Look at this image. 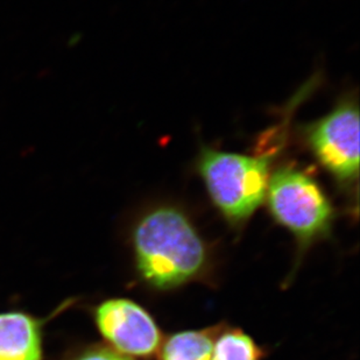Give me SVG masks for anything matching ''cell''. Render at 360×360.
I'll return each instance as SVG.
<instances>
[{"label":"cell","mask_w":360,"mask_h":360,"mask_svg":"<svg viewBox=\"0 0 360 360\" xmlns=\"http://www.w3.org/2000/svg\"><path fill=\"white\" fill-rule=\"evenodd\" d=\"M133 246L138 272L155 289L186 285L207 267L205 243L187 214L172 205L154 207L140 218Z\"/></svg>","instance_id":"obj_1"},{"label":"cell","mask_w":360,"mask_h":360,"mask_svg":"<svg viewBox=\"0 0 360 360\" xmlns=\"http://www.w3.org/2000/svg\"><path fill=\"white\" fill-rule=\"evenodd\" d=\"M280 150L281 145L253 155L210 147L200 150L196 169L214 207L230 224H244L265 202L272 163Z\"/></svg>","instance_id":"obj_2"},{"label":"cell","mask_w":360,"mask_h":360,"mask_svg":"<svg viewBox=\"0 0 360 360\" xmlns=\"http://www.w3.org/2000/svg\"><path fill=\"white\" fill-rule=\"evenodd\" d=\"M265 200L274 221L302 248L324 238L331 230L335 219L331 200L316 179L294 163L272 172Z\"/></svg>","instance_id":"obj_3"},{"label":"cell","mask_w":360,"mask_h":360,"mask_svg":"<svg viewBox=\"0 0 360 360\" xmlns=\"http://www.w3.org/2000/svg\"><path fill=\"white\" fill-rule=\"evenodd\" d=\"M301 139L337 184L351 189L359 176V108L347 97L320 120L301 126Z\"/></svg>","instance_id":"obj_4"},{"label":"cell","mask_w":360,"mask_h":360,"mask_svg":"<svg viewBox=\"0 0 360 360\" xmlns=\"http://www.w3.org/2000/svg\"><path fill=\"white\" fill-rule=\"evenodd\" d=\"M96 323L113 350L127 357L150 358L161 345V333L153 317L138 303L108 300L96 310Z\"/></svg>","instance_id":"obj_5"},{"label":"cell","mask_w":360,"mask_h":360,"mask_svg":"<svg viewBox=\"0 0 360 360\" xmlns=\"http://www.w3.org/2000/svg\"><path fill=\"white\" fill-rule=\"evenodd\" d=\"M0 360H41V336L33 319L0 314Z\"/></svg>","instance_id":"obj_6"},{"label":"cell","mask_w":360,"mask_h":360,"mask_svg":"<svg viewBox=\"0 0 360 360\" xmlns=\"http://www.w3.org/2000/svg\"><path fill=\"white\" fill-rule=\"evenodd\" d=\"M219 326L170 335L158 351L159 360H210Z\"/></svg>","instance_id":"obj_7"},{"label":"cell","mask_w":360,"mask_h":360,"mask_svg":"<svg viewBox=\"0 0 360 360\" xmlns=\"http://www.w3.org/2000/svg\"><path fill=\"white\" fill-rule=\"evenodd\" d=\"M265 351L240 329L219 331L214 342L210 360H262Z\"/></svg>","instance_id":"obj_8"},{"label":"cell","mask_w":360,"mask_h":360,"mask_svg":"<svg viewBox=\"0 0 360 360\" xmlns=\"http://www.w3.org/2000/svg\"><path fill=\"white\" fill-rule=\"evenodd\" d=\"M77 360H133L132 358L124 356V354L117 352L113 349H106V347H98L94 349L83 354Z\"/></svg>","instance_id":"obj_9"}]
</instances>
